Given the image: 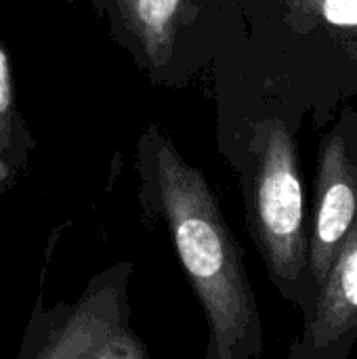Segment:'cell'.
I'll use <instances>...</instances> for the list:
<instances>
[{
  "instance_id": "5",
  "label": "cell",
  "mask_w": 357,
  "mask_h": 359,
  "mask_svg": "<svg viewBox=\"0 0 357 359\" xmlns=\"http://www.w3.org/2000/svg\"><path fill=\"white\" fill-rule=\"evenodd\" d=\"M357 328V225L345 236L320 282V297L305 332V347L322 351Z\"/></svg>"
},
{
  "instance_id": "8",
  "label": "cell",
  "mask_w": 357,
  "mask_h": 359,
  "mask_svg": "<svg viewBox=\"0 0 357 359\" xmlns=\"http://www.w3.org/2000/svg\"><path fill=\"white\" fill-rule=\"evenodd\" d=\"M295 27H330L357 34V0H288Z\"/></svg>"
},
{
  "instance_id": "1",
  "label": "cell",
  "mask_w": 357,
  "mask_h": 359,
  "mask_svg": "<svg viewBox=\"0 0 357 359\" xmlns=\"http://www.w3.org/2000/svg\"><path fill=\"white\" fill-rule=\"evenodd\" d=\"M149 183L177 257L206 313L210 359H242L261 351L257 301L215 191L196 166L158 130L143 139Z\"/></svg>"
},
{
  "instance_id": "3",
  "label": "cell",
  "mask_w": 357,
  "mask_h": 359,
  "mask_svg": "<svg viewBox=\"0 0 357 359\" xmlns=\"http://www.w3.org/2000/svg\"><path fill=\"white\" fill-rule=\"evenodd\" d=\"M133 265H114L99 273L82 299L61 320L44 328L40 347L27 355L38 359H143V341L128 328L126 282Z\"/></svg>"
},
{
  "instance_id": "9",
  "label": "cell",
  "mask_w": 357,
  "mask_h": 359,
  "mask_svg": "<svg viewBox=\"0 0 357 359\" xmlns=\"http://www.w3.org/2000/svg\"><path fill=\"white\" fill-rule=\"evenodd\" d=\"M67 2H74V0H67Z\"/></svg>"
},
{
  "instance_id": "2",
  "label": "cell",
  "mask_w": 357,
  "mask_h": 359,
  "mask_svg": "<svg viewBox=\"0 0 357 359\" xmlns=\"http://www.w3.org/2000/svg\"><path fill=\"white\" fill-rule=\"evenodd\" d=\"M255 170V233L276 280H297L305 267L303 183L295 137L280 120L259 130Z\"/></svg>"
},
{
  "instance_id": "6",
  "label": "cell",
  "mask_w": 357,
  "mask_h": 359,
  "mask_svg": "<svg viewBox=\"0 0 357 359\" xmlns=\"http://www.w3.org/2000/svg\"><path fill=\"white\" fill-rule=\"evenodd\" d=\"M189 0H116L120 19L154 69L168 63Z\"/></svg>"
},
{
  "instance_id": "7",
  "label": "cell",
  "mask_w": 357,
  "mask_h": 359,
  "mask_svg": "<svg viewBox=\"0 0 357 359\" xmlns=\"http://www.w3.org/2000/svg\"><path fill=\"white\" fill-rule=\"evenodd\" d=\"M34 139L19 111L13 69L0 38V194L17 185L27 168Z\"/></svg>"
},
{
  "instance_id": "4",
  "label": "cell",
  "mask_w": 357,
  "mask_h": 359,
  "mask_svg": "<svg viewBox=\"0 0 357 359\" xmlns=\"http://www.w3.org/2000/svg\"><path fill=\"white\" fill-rule=\"evenodd\" d=\"M357 212V170L349 160L345 141L328 137L320 151L318 206L309 265L320 284L330 269L339 246L351 231Z\"/></svg>"
}]
</instances>
